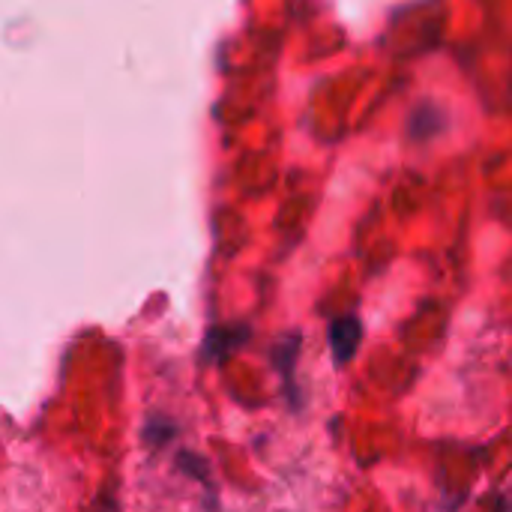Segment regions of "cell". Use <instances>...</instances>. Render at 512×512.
I'll return each instance as SVG.
<instances>
[{
  "label": "cell",
  "mask_w": 512,
  "mask_h": 512,
  "mask_svg": "<svg viewBox=\"0 0 512 512\" xmlns=\"http://www.w3.org/2000/svg\"><path fill=\"white\" fill-rule=\"evenodd\" d=\"M360 339H363V327H360V321L354 315L336 318L330 324V348H333V357H336L339 366L354 360V354L360 348Z\"/></svg>",
  "instance_id": "6da1fadb"
},
{
  "label": "cell",
  "mask_w": 512,
  "mask_h": 512,
  "mask_svg": "<svg viewBox=\"0 0 512 512\" xmlns=\"http://www.w3.org/2000/svg\"><path fill=\"white\" fill-rule=\"evenodd\" d=\"M246 339V330L243 327H219L207 336V345H204V357L207 360H225L240 342Z\"/></svg>",
  "instance_id": "7a4b0ae2"
}]
</instances>
